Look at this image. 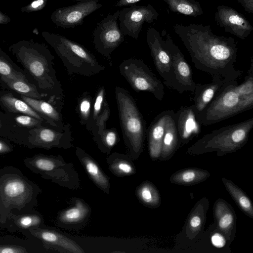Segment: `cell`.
Wrapping results in <instances>:
<instances>
[{"mask_svg":"<svg viewBox=\"0 0 253 253\" xmlns=\"http://www.w3.org/2000/svg\"><path fill=\"white\" fill-rule=\"evenodd\" d=\"M174 33L188 50L195 67L211 76L238 80L243 72L237 69L238 42L232 37L214 34L210 25L175 24Z\"/></svg>","mask_w":253,"mask_h":253,"instance_id":"obj_1","label":"cell"},{"mask_svg":"<svg viewBox=\"0 0 253 253\" xmlns=\"http://www.w3.org/2000/svg\"><path fill=\"white\" fill-rule=\"evenodd\" d=\"M9 50L42 94L51 100H62L63 89L54 68V57L45 44L24 40L13 44Z\"/></svg>","mask_w":253,"mask_h":253,"instance_id":"obj_2","label":"cell"},{"mask_svg":"<svg viewBox=\"0 0 253 253\" xmlns=\"http://www.w3.org/2000/svg\"><path fill=\"white\" fill-rule=\"evenodd\" d=\"M41 191L18 168L9 166L0 169V228H6L12 213L34 210Z\"/></svg>","mask_w":253,"mask_h":253,"instance_id":"obj_3","label":"cell"},{"mask_svg":"<svg viewBox=\"0 0 253 253\" xmlns=\"http://www.w3.org/2000/svg\"><path fill=\"white\" fill-rule=\"evenodd\" d=\"M253 127V118L228 125L204 135L187 149L189 155L216 152L218 156L234 153L247 142Z\"/></svg>","mask_w":253,"mask_h":253,"instance_id":"obj_4","label":"cell"},{"mask_svg":"<svg viewBox=\"0 0 253 253\" xmlns=\"http://www.w3.org/2000/svg\"><path fill=\"white\" fill-rule=\"evenodd\" d=\"M42 35L62 60L68 75L89 77L105 69L95 56L81 44L62 35L43 31Z\"/></svg>","mask_w":253,"mask_h":253,"instance_id":"obj_5","label":"cell"},{"mask_svg":"<svg viewBox=\"0 0 253 253\" xmlns=\"http://www.w3.org/2000/svg\"><path fill=\"white\" fill-rule=\"evenodd\" d=\"M115 94L123 138L131 151L138 155L142 151L146 133L145 121L126 89L117 86Z\"/></svg>","mask_w":253,"mask_h":253,"instance_id":"obj_6","label":"cell"},{"mask_svg":"<svg viewBox=\"0 0 253 253\" xmlns=\"http://www.w3.org/2000/svg\"><path fill=\"white\" fill-rule=\"evenodd\" d=\"M223 80L222 86L212 101L197 117L201 125L214 124L253 108L239 95L237 80Z\"/></svg>","mask_w":253,"mask_h":253,"instance_id":"obj_7","label":"cell"},{"mask_svg":"<svg viewBox=\"0 0 253 253\" xmlns=\"http://www.w3.org/2000/svg\"><path fill=\"white\" fill-rule=\"evenodd\" d=\"M24 128L25 130H10L12 141L28 148L49 149L54 147H67L71 145V131L69 123L65 124L62 131L44 125Z\"/></svg>","mask_w":253,"mask_h":253,"instance_id":"obj_8","label":"cell"},{"mask_svg":"<svg viewBox=\"0 0 253 253\" xmlns=\"http://www.w3.org/2000/svg\"><path fill=\"white\" fill-rule=\"evenodd\" d=\"M120 74L136 92L147 91L162 101L165 96L162 82L141 59L130 58L119 66Z\"/></svg>","mask_w":253,"mask_h":253,"instance_id":"obj_9","label":"cell"},{"mask_svg":"<svg viewBox=\"0 0 253 253\" xmlns=\"http://www.w3.org/2000/svg\"><path fill=\"white\" fill-rule=\"evenodd\" d=\"M120 11L108 15L99 22L93 32V42L96 51L103 57L110 58L112 52L125 41L119 27Z\"/></svg>","mask_w":253,"mask_h":253,"instance_id":"obj_10","label":"cell"},{"mask_svg":"<svg viewBox=\"0 0 253 253\" xmlns=\"http://www.w3.org/2000/svg\"><path fill=\"white\" fill-rule=\"evenodd\" d=\"M158 16V12L151 4L130 5L120 11V29L124 36L137 40L143 24L154 22Z\"/></svg>","mask_w":253,"mask_h":253,"instance_id":"obj_11","label":"cell"},{"mask_svg":"<svg viewBox=\"0 0 253 253\" xmlns=\"http://www.w3.org/2000/svg\"><path fill=\"white\" fill-rule=\"evenodd\" d=\"M166 35L163 44L170 55L174 81V89L179 93L184 91L194 92L196 83L194 82L191 67L186 60L179 47L174 43L171 37Z\"/></svg>","mask_w":253,"mask_h":253,"instance_id":"obj_12","label":"cell"},{"mask_svg":"<svg viewBox=\"0 0 253 253\" xmlns=\"http://www.w3.org/2000/svg\"><path fill=\"white\" fill-rule=\"evenodd\" d=\"M146 40L155 67L163 78L164 84L174 89L171 57L163 44V39L159 32L153 27H149L147 32Z\"/></svg>","mask_w":253,"mask_h":253,"instance_id":"obj_13","label":"cell"},{"mask_svg":"<svg viewBox=\"0 0 253 253\" xmlns=\"http://www.w3.org/2000/svg\"><path fill=\"white\" fill-rule=\"evenodd\" d=\"M98 0L80 1L76 4L56 9L51 15L52 22L63 28L83 24L85 17L102 7Z\"/></svg>","mask_w":253,"mask_h":253,"instance_id":"obj_14","label":"cell"},{"mask_svg":"<svg viewBox=\"0 0 253 253\" xmlns=\"http://www.w3.org/2000/svg\"><path fill=\"white\" fill-rule=\"evenodd\" d=\"M216 24L224 30L242 40H245L253 30L248 19L235 9L218 5L214 16Z\"/></svg>","mask_w":253,"mask_h":253,"instance_id":"obj_15","label":"cell"},{"mask_svg":"<svg viewBox=\"0 0 253 253\" xmlns=\"http://www.w3.org/2000/svg\"><path fill=\"white\" fill-rule=\"evenodd\" d=\"M22 100L37 112L51 127L62 131L65 123L62 115V100L39 99L20 95Z\"/></svg>","mask_w":253,"mask_h":253,"instance_id":"obj_16","label":"cell"},{"mask_svg":"<svg viewBox=\"0 0 253 253\" xmlns=\"http://www.w3.org/2000/svg\"><path fill=\"white\" fill-rule=\"evenodd\" d=\"M180 143L187 144L200 132L201 124L198 121L192 105L180 107L174 114Z\"/></svg>","mask_w":253,"mask_h":253,"instance_id":"obj_17","label":"cell"},{"mask_svg":"<svg viewBox=\"0 0 253 253\" xmlns=\"http://www.w3.org/2000/svg\"><path fill=\"white\" fill-rule=\"evenodd\" d=\"M217 229L229 243L234 239L236 226V215L234 209L226 201L218 199L213 208Z\"/></svg>","mask_w":253,"mask_h":253,"instance_id":"obj_18","label":"cell"},{"mask_svg":"<svg viewBox=\"0 0 253 253\" xmlns=\"http://www.w3.org/2000/svg\"><path fill=\"white\" fill-rule=\"evenodd\" d=\"M30 238L36 239L45 247H60L74 253H84L83 249L70 239L43 225L30 232Z\"/></svg>","mask_w":253,"mask_h":253,"instance_id":"obj_19","label":"cell"},{"mask_svg":"<svg viewBox=\"0 0 253 253\" xmlns=\"http://www.w3.org/2000/svg\"><path fill=\"white\" fill-rule=\"evenodd\" d=\"M43 225L42 214L35 209L23 213H12L7 222L6 229L10 232H18L30 238V232Z\"/></svg>","mask_w":253,"mask_h":253,"instance_id":"obj_20","label":"cell"},{"mask_svg":"<svg viewBox=\"0 0 253 253\" xmlns=\"http://www.w3.org/2000/svg\"><path fill=\"white\" fill-rule=\"evenodd\" d=\"M109 104L105 100L102 111L97 118L91 131L94 139L107 148H112L118 140V134L115 128H107L106 123L110 115Z\"/></svg>","mask_w":253,"mask_h":253,"instance_id":"obj_21","label":"cell"},{"mask_svg":"<svg viewBox=\"0 0 253 253\" xmlns=\"http://www.w3.org/2000/svg\"><path fill=\"white\" fill-rule=\"evenodd\" d=\"M170 111L166 110L157 115L146 131L149 155L153 160L160 158L162 141Z\"/></svg>","mask_w":253,"mask_h":253,"instance_id":"obj_22","label":"cell"},{"mask_svg":"<svg viewBox=\"0 0 253 253\" xmlns=\"http://www.w3.org/2000/svg\"><path fill=\"white\" fill-rule=\"evenodd\" d=\"M45 248L39 241L12 235L0 236V253H40Z\"/></svg>","mask_w":253,"mask_h":253,"instance_id":"obj_23","label":"cell"},{"mask_svg":"<svg viewBox=\"0 0 253 253\" xmlns=\"http://www.w3.org/2000/svg\"><path fill=\"white\" fill-rule=\"evenodd\" d=\"M211 82L206 84H196L194 91L193 109L197 117L213 99L222 86L223 79L219 76H212Z\"/></svg>","mask_w":253,"mask_h":253,"instance_id":"obj_24","label":"cell"},{"mask_svg":"<svg viewBox=\"0 0 253 253\" xmlns=\"http://www.w3.org/2000/svg\"><path fill=\"white\" fill-rule=\"evenodd\" d=\"M174 114L173 110H170L167 119L159 158L162 161L170 159L181 145Z\"/></svg>","mask_w":253,"mask_h":253,"instance_id":"obj_25","label":"cell"},{"mask_svg":"<svg viewBox=\"0 0 253 253\" xmlns=\"http://www.w3.org/2000/svg\"><path fill=\"white\" fill-rule=\"evenodd\" d=\"M209 207V201L206 197L199 200L189 214L186 226V237L190 240L194 239L201 231L206 219Z\"/></svg>","mask_w":253,"mask_h":253,"instance_id":"obj_26","label":"cell"},{"mask_svg":"<svg viewBox=\"0 0 253 253\" xmlns=\"http://www.w3.org/2000/svg\"><path fill=\"white\" fill-rule=\"evenodd\" d=\"M0 105L10 113H19L32 116L49 126L45 120L26 102L16 98L10 92H0Z\"/></svg>","mask_w":253,"mask_h":253,"instance_id":"obj_27","label":"cell"},{"mask_svg":"<svg viewBox=\"0 0 253 253\" xmlns=\"http://www.w3.org/2000/svg\"><path fill=\"white\" fill-rule=\"evenodd\" d=\"M211 175L207 170L197 168H185L176 171L169 177L171 183L184 186L193 185L207 179Z\"/></svg>","mask_w":253,"mask_h":253,"instance_id":"obj_28","label":"cell"},{"mask_svg":"<svg viewBox=\"0 0 253 253\" xmlns=\"http://www.w3.org/2000/svg\"><path fill=\"white\" fill-rule=\"evenodd\" d=\"M0 82L4 86L21 95L35 99L51 100L46 95L42 94L36 85L32 83L21 80L2 77H0Z\"/></svg>","mask_w":253,"mask_h":253,"instance_id":"obj_29","label":"cell"},{"mask_svg":"<svg viewBox=\"0 0 253 253\" xmlns=\"http://www.w3.org/2000/svg\"><path fill=\"white\" fill-rule=\"evenodd\" d=\"M25 166L33 173L42 175L50 173L58 167L56 160L53 157L36 154L23 160Z\"/></svg>","mask_w":253,"mask_h":253,"instance_id":"obj_30","label":"cell"},{"mask_svg":"<svg viewBox=\"0 0 253 253\" xmlns=\"http://www.w3.org/2000/svg\"><path fill=\"white\" fill-rule=\"evenodd\" d=\"M221 180L227 191L240 210L248 216L253 218V204L246 193L232 181L224 177H222Z\"/></svg>","mask_w":253,"mask_h":253,"instance_id":"obj_31","label":"cell"},{"mask_svg":"<svg viewBox=\"0 0 253 253\" xmlns=\"http://www.w3.org/2000/svg\"><path fill=\"white\" fill-rule=\"evenodd\" d=\"M0 77L21 80L33 84L25 71L17 66L0 48Z\"/></svg>","mask_w":253,"mask_h":253,"instance_id":"obj_32","label":"cell"},{"mask_svg":"<svg viewBox=\"0 0 253 253\" xmlns=\"http://www.w3.org/2000/svg\"><path fill=\"white\" fill-rule=\"evenodd\" d=\"M173 12L196 17L203 13L199 2L196 0H162Z\"/></svg>","mask_w":253,"mask_h":253,"instance_id":"obj_33","label":"cell"},{"mask_svg":"<svg viewBox=\"0 0 253 253\" xmlns=\"http://www.w3.org/2000/svg\"><path fill=\"white\" fill-rule=\"evenodd\" d=\"M136 193L140 201L147 207L156 208L161 205L160 193L156 186L149 181L142 183L138 187Z\"/></svg>","mask_w":253,"mask_h":253,"instance_id":"obj_34","label":"cell"},{"mask_svg":"<svg viewBox=\"0 0 253 253\" xmlns=\"http://www.w3.org/2000/svg\"><path fill=\"white\" fill-rule=\"evenodd\" d=\"M88 212L87 207L82 202L78 200L74 207L61 212L58 219L63 223H76L83 220Z\"/></svg>","mask_w":253,"mask_h":253,"instance_id":"obj_35","label":"cell"},{"mask_svg":"<svg viewBox=\"0 0 253 253\" xmlns=\"http://www.w3.org/2000/svg\"><path fill=\"white\" fill-rule=\"evenodd\" d=\"M93 99L89 92H84L77 100L76 112L81 125L86 126L90 119Z\"/></svg>","mask_w":253,"mask_h":253,"instance_id":"obj_36","label":"cell"},{"mask_svg":"<svg viewBox=\"0 0 253 253\" xmlns=\"http://www.w3.org/2000/svg\"><path fill=\"white\" fill-rule=\"evenodd\" d=\"M237 90L240 96L253 107V59H251L250 66L248 74L243 82L237 85Z\"/></svg>","mask_w":253,"mask_h":253,"instance_id":"obj_37","label":"cell"},{"mask_svg":"<svg viewBox=\"0 0 253 253\" xmlns=\"http://www.w3.org/2000/svg\"><path fill=\"white\" fill-rule=\"evenodd\" d=\"M105 87L104 85L101 86L98 89L94 100H93L92 106L90 120L85 126L87 130L91 131L92 127L95 124L97 118L100 115L104 102L105 101Z\"/></svg>","mask_w":253,"mask_h":253,"instance_id":"obj_38","label":"cell"},{"mask_svg":"<svg viewBox=\"0 0 253 253\" xmlns=\"http://www.w3.org/2000/svg\"><path fill=\"white\" fill-rule=\"evenodd\" d=\"M82 160L86 171L93 180L102 187H106L108 180L96 163L87 157H84Z\"/></svg>","mask_w":253,"mask_h":253,"instance_id":"obj_39","label":"cell"},{"mask_svg":"<svg viewBox=\"0 0 253 253\" xmlns=\"http://www.w3.org/2000/svg\"><path fill=\"white\" fill-rule=\"evenodd\" d=\"M12 116L13 120L16 124L18 125L20 127L32 128L42 125L48 126L41 121L29 115L24 114L13 115L12 114Z\"/></svg>","mask_w":253,"mask_h":253,"instance_id":"obj_40","label":"cell"},{"mask_svg":"<svg viewBox=\"0 0 253 253\" xmlns=\"http://www.w3.org/2000/svg\"><path fill=\"white\" fill-rule=\"evenodd\" d=\"M112 169L117 173L121 174H129L134 172V169L128 162L120 161L114 163Z\"/></svg>","mask_w":253,"mask_h":253,"instance_id":"obj_41","label":"cell"},{"mask_svg":"<svg viewBox=\"0 0 253 253\" xmlns=\"http://www.w3.org/2000/svg\"><path fill=\"white\" fill-rule=\"evenodd\" d=\"M48 0H34L29 4L21 8L23 12H35L43 8L46 5Z\"/></svg>","mask_w":253,"mask_h":253,"instance_id":"obj_42","label":"cell"},{"mask_svg":"<svg viewBox=\"0 0 253 253\" xmlns=\"http://www.w3.org/2000/svg\"><path fill=\"white\" fill-rule=\"evenodd\" d=\"M211 242L213 246L217 248H222L226 244L227 240L220 232H214L211 236Z\"/></svg>","mask_w":253,"mask_h":253,"instance_id":"obj_43","label":"cell"},{"mask_svg":"<svg viewBox=\"0 0 253 253\" xmlns=\"http://www.w3.org/2000/svg\"><path fill=\"white\" fill-rule=\"evenodd\" d=\"M13 148V145L7 139L0 137V155L11 152Z\"/></svg>","mask_w":253,"mask_h":253,"instance_id":"obj_44","label":"cell"},{"mask_svg":"<svg viewBox=\"0 0 253 253\" xmlns=\"http://www.w3.org/2000/svg\"><path fill=\"white\" fill-rule=\"evenodd\" d=\"M237 2L247 12L253 14V0H237Z\"/></svg>","mask_w":253,"mask_h":253,"instance_id":"obj_45","label":"cell"},{"mask_svg":"<svg viewBox=\"0 0 253 253\" xmlns=\"http://www.w3.org/2000/svg\"><path fill=\"white\" fill-rule=\"evenodd\" d=\"M141 0H119L115 5L118 7L131 5Z\"/></svg>","mask_w":253,"mask_h":253,"instance_id":"obj_46","label":"cell"},{"mask_svg":"<svg viewBox=\"0 0 253 253\" xmlns=\"http://www.w3.org/2000/svg\"><path fill=\"white\" fill-rule=\"evenodd\" d=\"M11 21L10 18L0 11V24H5Z\"/></svg>","mask_w":253,"mask_h":253,"instance_id":"obj_47","label":"cell"},{"mask_svg":"<svg viewBox=\"0 0 253 253\" xmlns=\"http://www.w3.org/2000/svg\"><path fill=\"white\" fill-rule=\"evenodd\" d=\"M74 1H91V0H73Z\"/></svg>","mask_w":253,"mask_h":253,"instance_id":"obj_48","label":"cell"},{"mask_svg":"<svg viewBox=\"0 0 253 253\" xmlns=\"http://www.w3.org/2000/svg\"><path fill=\"white\" fill-rule=\"evenodd\" d=\"M2 124H1V121L0 120V129L2 128Z\"/></svg>","mask_w":253,"mask_h":253,"instance_id":"obj_49","label":"cell"}]
</instances>
